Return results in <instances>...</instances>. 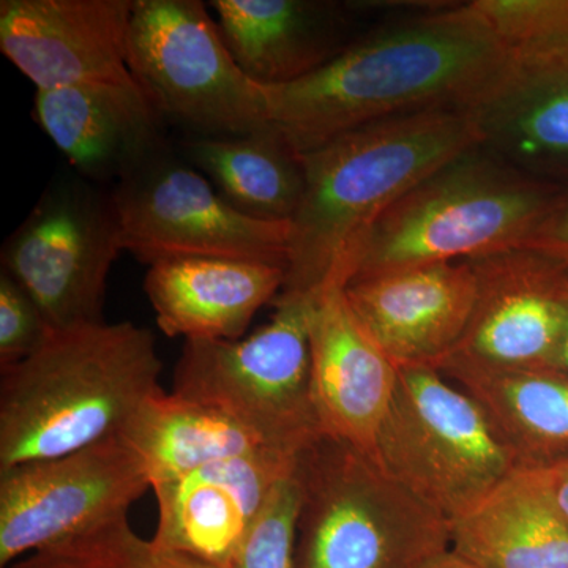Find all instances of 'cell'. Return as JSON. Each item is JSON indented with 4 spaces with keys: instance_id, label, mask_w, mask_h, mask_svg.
<instances>
[{
    "instance_id": "33",
    "label": "cell",
    "mask_w": 568,
    "mask_h": 568,
    "mask_svg": "<svg viewBox=\"0 0 568 568\" xmlns=\"http://www.w3.org/2000/svg\"><path fill=\"white\" fill-rule=\"evenodd\" d=\"M567 275H568V268H567Z\"/></svg>"
},
{
    "instance_id": "26",
    "label": "cell",
    "mask_w": 568,
    "mask_h": 568,
    "mask_svg": "<svg viewBox=\"0 0 568 568\" xmlns=\"http://www.w3.org/2000/svg\"><path fill=\"white\" fill-rule=\"evenodd\" d=\"M504 51L568 41V0H474Z\"/></svg>"
},
{
    "instance_id": "4",
    "label": "cell",
    "mask_w": 568,
    "mask_h": 568,
    "mask_svg": "<svg viewBox=\"0 0 568 568\" xmlns=\"http://www.w3.org/2000/svg\"><path fill=\"white\" fill-rule=\"evenodd\" d=\"M559 196L555 186L478 145L377 220L354 256L347 284L398 268L523 248Z\"/></svg>"
},
{
    "instance_id": "2",
    "label": "cell",
    "mask_w": 568,
    "mask_h": 568,
    "mask_svg": "<svg viewBox=\"0 0 568 568\" xmlns=\"http://www.w3.org/2000/svg\"><path fill=\"white\" fill-rule=\"evenodd\" d=\"M484 142L458 108H429L358 126L302 153L305 190L291 220L286 282L278 295L346 287L351 264L377 220L425 179Z\"/></svg>"
},
{
    "instance_id": "24",
    "label": "cell",
    "mask_w": 568,
    "mask_h": 568,
    "mask_svg": "<svg viewBox=\"0 0 568 568\" xmlns=\"http://www.w3.org/2000/svg\"><path fill=\"white\" fill-rule=\"evenodd\" d=\"M152 485L200 467L265 448L215 407L160 390L134 414L121 435Z\"/></svg>"
},
{
    "instance_id": "8",
    "label": "cell",
    "mask_w": 568,
    "mask_h": 568,
    "mask_svg": "<svg viewBox=\"0 0 568 568\" xmlns=\"http://www.w3.org/2000/svg\"><path fill=\"white\" fill-rule=\"evenodd\" d=\"M201 0H134L126 63L160 121L196 136L235 138L271 126L263 88L227 50Z\"/></svg>"
},
{
    "instance_id": "5",
    "label": "cell",
    "mask_w": 568,
    "mask_h": 568,
    "mask_svg": "<svg viewBox=\"0 0 568 568\" xmlns=\"http://www.w3.org/2000/svg\"><path fill=\"white\" fill-rule=\"evenodd\" d=\"M294 476V568H418L450 548V523L349 444L321 436Z\"/></svg>"
},
{
    "instance_id": "14",
    "label": "cell",
    "mask_w": 568,
    "mask_h": 568,
    "mask_svg": "<svg viewBox=\"0 0 568 568\" xmlns=\"http://www.w3.org/2000/svg\"><path fill=\"white\" fill-rule=\"evenodd\" d=\"M297 458L271 448L200 467L152 485L159 507L153 544L215 568H234L276 485Z\"/></svg>"
},
{
    "instance_id": "10",
    "label": "cell",
    "mask_w": 568,
    "mask_h": 568,
    "mask_svg": "<svg viewBox=\"0 0 568 568\" xmlns=\"http://www.w3.org/2000/svg\"><path fill=\"white\" fill-rule=\"evenodd\" d=\"M123 252L151 265L235 260L287 265L291 222H265L233 207L196 168L153 156L111 193Z\"/></svg>"
},
{
    "instance_id": "21",
    "label": "cell",
    "mask_w": 568,
    "mask_h": 568,
    "mask_svg": "<svg viewBox=\"0 0 568 568\" xmlns=\"http://www.w3.org/2000/svg\"><path fill=\"white\" fill-rule=\"evenodd\" d=\"M450 549L478 568H568V523L541 470L518 467L450 521Z\"/></svg>"
},
{
    "instance_id": "1",
    "label": "cell",
    "mask_w": 568,
    "mask_h": 568,
    "mask_svg": "<svg viewBox=\"0 0 568 568\" xmlns=\"http://www.w3.org/2000/svg\"><path fill=\"white\" fill-rule=\"evenodd\" d=\"M504 62L503 43L469 2L369 33L312 74L261 88L268 122L302 155L407 112L469 110Z\"/></svg>"
},
{
    "instance_id": "7",
    "label": "cell",
    "mask_w": 568,
    "mask_h": 568,
    "mask_svg": "<svg viewBox=\"0 0 568 568\" xmlns=\"http://www.w3.org/2000/svg\"><path fill=\"white\" fill-rule=\"evenodd\" d=\"M375 459L448 523L477 507L518 469L484 407L429 365L399 366Z\"/></svg>"
},
{
    "instance_id": "22",
    "label": "cell",
    "mask_w": 568,
    "mask_h": 568,
    "mask_svg": "<svg viewBox=\"0 0 568 568\" xmlns=\"http://www.w3.org/2000/svg\"><path fill=\"white\" fill-rule=\"evenodd\" d=\"M436 368L484 407L518 467L545 469L568 462V375L458 357H446Z\"/></svg>"
},
{
    "instance_id": "20",
    "label": "cell",
    "mask_w": 568,
    "mask_h": 568,
    "mask_svg": "<svg viewBox=\"0 0 568 568\" xmlns=\"http://www.w3.org/2000/svg\"><path fill=\"white\" fill-rule=\"evenodd\" d=\"M237 65L263 85L287 84L349 47L346 7L315 0H212Z\"/></svg>"
},
{
    "instance_id": "6",
    "label": "cell",
    "mask_w": 568,
    "mask_h": 568,
    "mask_svg": "<svg viewBox=\"0 0 568 568\" xmlns=\"http://www.w3.org/2000/svg\"><path fill=\"white\" fill-rule=\"evenodd\" d=\"M313 297L278 295L272 320L241 339H185L173 394L222 410L265 448L297 458L323 435L313 402Z\"/></svg>"
},
{
    "instance_id": "12",
    "label": "cell",
    "mask_w": 568,
    "mask_h": 568,
    "mask_svg": "<svg viewBox=\"0 0 568 568\" xmlns=\"http://www.w3.org/2000/svg\"><path fill=\"white\" fill-rule=\"evenodd\" d=\"M134 0H2L0 51L37 91L138 85L126 63Z\"/></svg>"
},
{
    "instance_id": "15",
    "label": "cell",
    "mask_w": 568,
    "mask_h": 568,
    "mask_svg": "<svg viewBox=\"0 0 568 568\" xmlns=\"http://www.w3.org/2000/svg\"><path fill=\"white\" fill-rule=\"evenodd\" d=\"M354 315L396 365H439L462 342L477 297L469 261L398 268L345 287Z\"/></svg>"
},
{
    "instance_id": "13",
    "label": "cell",
    "mask_w": 568,
    "mask_h": 568,
    "mask_svg": "<svg viewBox=\"0 0 568 568\" xmlns=\"http://www.w3.org/2000/svg\"><path fill=\"white\" fill-rule=\"evenodd\" d=\"M469 263L477 276L476 305L447 357L503 368H551L568 324L567 268L525 248Z\"/></svg>"
},
{
    "instance_id": "29",
    "label": "cell",
    "mask_w": 568,
    "mask_h": 568,
    "mask_svg": "<svg viewBox=\"0 0 568 568\" xmlns=\"http://www.w3.org/2000/svg\"><path fill=\"white\" fill-rule=\"evenodd\" d=\"M523 248L541 254L552 263L568 268V192L560 193L555 207Z\"/></svg>"
},
{
    "instance_id": "9",
    "label": "cell",
    "mask_w": 568,
    "mask_h": 568,
    "mask_svg": "<svg viewBox=\"0 0 568 568\" xmlns=\"http://www.w3.org/2000/svg\"><path fill=\"white\" fill-rule=\"evenodd\" d=\"M123 252L111 194L81 181L48 186L2 246V272L26 291L52 332L104 323L112 264Z\"/></svg>"
},
{
    "instance_id": "17",
    "label": "cell",
    "mask_w": 568,
    "mask_h": 568,
    "mask_svg": "<svg viewBox=\"0 0 568 568\" xmlns=\"http://www.w3.org/2000/svg\"><path fill=\"white\" fill-rule=\"evenodd\" d=\"M465 112L499 159L530 175L568 174V41L506 51L495 82Z\"/></svg>"
},
{
    "instance_id": "25",
    "label": "cell",
    "mask_w": 568,
    "mask_h": 568,
    "mask_svg": "<svg viewBox=\"0 0 568 568\" xmlns=\"http://www.w3.org/2000/svg\"><path fill=\"white\" fill-rule=\"evenodd\" d=\"M10 568H215L145 540L119 517L62 544L39 549Z\"/></svg>"
},
{
    "instance_id": "3",
    "label": "cell",
    "mask_w": 568,
    "mask_h": 568,
    "mask_svg": "<svg viewBox=\"0 0 568 568\" xmlns=\"http://www.w3.org/2000/svg\"><path fill=\"white\" fill-rule=\"evenodd\" d=\"M162 369L152 332L133 323L52 332L0 368V470L121 436L162 390Z\"/></svg>"
},
{
    "instance_id": "30",
    "label": "cell",
    "mask_w": 568,
    "mask_h": 568,
    "mask_svg": "<svg viewBox=\"0 0 568 568\" xmlns=\"http://www.w3.org/2000/svg\"><path fill=\"white\" fill-rule=\"evenodd\" d=\"M544 474L545 481H547L549 493L555 499L560 514L568 523V462L559 463L551 467L540 469Z\"/></svg>"
},
{
    "instance_id": "18",
    "label": "cell",
    "mask_w": 568,
    "mask_h": 568,
    "mask_svg": "<svg viewBox=\"0 0 568 568\" xmlns=\"http://www.w3.org/2000/svg\"><path fill=\"white\" fill-rule=\"evenodd\" d=\"M33 119L91 181L132 175L163 152L160 118L138 85H74L36 91Z\"/></svg>"
},
{
    "instance_id": "27",
    "label": "cell",
    "mask_w": 568,
    "mask_h": 568,
    "mask_svg": "<svg viewBox=\"0 0 568 568\" xmlns=\"http://www.w3.org/2000/svg\"><path fill=\"white\" fill-rule=\"evenodd\" d=\"M298 506L301 491L293 470L276 485L234 568H294Z\"/></svg>"
},
{
    "instance_id": "23",
    "label": "cell",
    "mask_w": 568,
    "mask_h": 568,
    "mask_svg": "<svg viewBox=\"0 0 568 568\" xmlns=\"http://www.w3.org/2000/svg\"><path fill=\"white\" fill-rule=\"evenodd\" d=\"M189 162L233 207L265 222H291L305 190L301 155L274 126L235 138L196 136Z\"/></svg>"
},
{
    "instance_id": "19",
    "label": "cell",
    "mask_w": 568,
    "mask_h": 568,
    "mask_svg": "<svg viewBox=\"0 0 568 568\" xmlns=\"http://www.w3.org/2000/svg\"><path fill=\"white\" fill-rule=\"evenodd\" d=\"M284 282L283 265L194 257L151 265L144 291L170 338L241 339Z\"/></svg>"
},
{
    "instance_id": "28",
    "label": "cell",
    "mask_w": 568,
    "mask_h": 568,
    "mask_svg": "<svg viewBox=\"0 0 568 568\" xmlns=\"http://www.w3.org/2000/svg\"><path fill=\"white\" fill-rule=\"evenodd\" d=\"M51 334L31 295L0 272V368L28 358Z\"/></svg>"
},
{
    "instance_id": "32",
    "label": "cell",
    "mask_w": 568,
    "mask_h": 568,
    "mask_svg": "<svg viewBox=\"0 0 568 568\" xmlns=\"http://www.w3.org/2000/svg\"><path fill=\"white\" fill-rule=\"evenodd\" d=\"M551 368L558 369V372H562L564 375H568V324L566 332H564L562 339H560L558 353L555 355V361H552Z\"/></svg>"
},
{
    "instance_id": "31",
    "label": "cell",
    "mask_w": 568,
    "mask_h": 568,
    "mask_svg": "<svg viewBox=\"0 0 568 568\" xmlns=\"http://www.w3.org/2000/svg\"><path fill=\"white\" fill-rule=\"evenodd\" d=\"M418 568H478L473 562L459 556L454 549H446L439 555L433 556L432 559L426 560Z\"/></svg>"
},
{
    "instance_id": "16",
    "label": "cell",
    "mask_w": 568,
    "mask_h": 568,
    "mask_svg": "<svg viewBox=\"0 0 568 568\" xmlns=\"http://www.w3.org/2000/svg\"><path fill=\"white\" fill-rule=\"evenodd\" d=\"M308 335L321 432L375 458L377 433L398 383V365L354 315L345 287L317 295Z\"/></svg>"
},
{
    "instance_id": "11",
    "label": "cell",
    "mask_w": 568,
    "mask_h": 568,
    "mask_svg": "<svg viewBox=\"0 0 568 568\" xmlns=\"http://www.w3.org/2000/svg\"><path fill=\"white\" fill-rule=\"evenodd\" d=\"M151 480L121 436L0 470V568L125 517Z\"/></svg>"
}]
</instances>
